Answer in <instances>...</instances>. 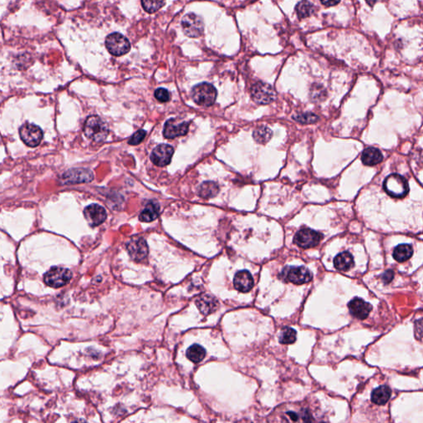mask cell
Instances as JSON below:
<instances>
[{
  "mask_svg": "<svg viewBox=\"0 0 423 423\" xmlns=\"http://www.w3.org/2000/svg\"><path fill=\"white\" fill-rule=\"evenodd\" d=\"M292 118L298 122L302 124H315L319 120V116L318 115L312 114V112H302V114H297L292 116Z\"/></svg>",
  "mask_w": 423,
  "mask_h": 423,
  "instance_id": "30",
  "label": "cell"
},
{
  "mask_svg": "<svg viewBox=\"0 0 423 423\" xmlns=\"http://www.w3.org/2000/svg\"><path fill=\"white\" fill-rule=\"evenodd\" d=\"M296 12H297L298 17L300 18H305L309 17L312 14H314V6L310 2L302 1L298 2L296 6Z\"/></svg>",
  "mask_w": 423,
  "mask_h": 423,
  "instance_id": "28",
  "label": "cell"
},
{
  "mask_svg": "<svg viewBox=\"0 0 423 423\" xmlns=\"http://www.w3.org/2000/svg\"><path fill=\"white\" fill-rule=\"evenodd\" d=\"M415 334L418 339L423 338V318L419 319L415 322Z\"/></svg>",
  "mask_w": 423,
  "mask_h": 423,
  "instance_id": "34",
  "label": "cell"
},
{
  "mask_svg": "<svg viewBox=\"0 0 423 423\" xmlns=\"http://www.w3.org/2000/svg\"><path fill=\"white\" fill-rule=\"evenodd\" d=\"M174 148L167 144L157 146L150 154V160L157 166H166L172 162Z\"/></svg>",
  "mask_w": 423,
  "mask_h": 423,
  "instance_id": "14",
  "label": "cell"
},
{
  "mask_svg": "<svg viewBox=\"0 0 423 423\" xmlns=\"http://www.w3.org/2000/svg\"><path fill=\"white\" fill-rule=\"evenodd\" d=\"M184 34L188 38H198L202 35L204 24L202 18L195 14H188L184 16L181 21Z\"/></svg>",
  "mask_w": 423,
  "mask_h": 423,
  "instance_id": "8",
  "label": "cell"
},
{
  "mask_svg": "<svg viewBox=\"0 0 423 423\" xmlns=\"http://www.w3.org/2000/svg\"><path fill=\"white\" fill-rule=\"evenodd\" d=\"M72 273L70 270L62 267H52L44 276L45 283L52 288H60L72 280Z\"/></svg>",
  "mask_w": 423,
  "mask_h": 423,
  "instance_id": "7",
  "label": "cell"
},
{
  "mask_svg": "<svg viewBox=\"0 0 423 423\" xmlns=\"http://www.w3.org/2000/svg\"><path fill=\"white\" fill-rule=\"evenodd\" d=\"M383 154L380 150L374 148H366L362 152V160L367 166H374L380 164L383 160Z\"/></svg>",
  "mask_w": 423,
  "mask_h": 423,
  "instance_id": "20",
  "label": "cell"
},
{
  "mask_svg": "<svg viewBox=\"0 0 423 423\" xmlns=\"http://www.w3.org/2000/svg\"><path fill=\"white\" fill-rule=\"evenodd\" d=\"M164 4L166 2L163 1H148V0L142 1L143 8L149 14L156 12L157 10H159L163 5H164Z\"/></svg>",
  "mask_w": 423,
  "mask_h": 423,
  "instance_id": "31",
  "label": "cell"
},
{
  "mask_svg": "<svg viewBox=\"0 0 423 423\" xmlns=\"http://www.w3.org/2000/svg\"><path fill=\"white\" fill-rule=\"evenodd\" d=\"M126 250L132 259L136 262H140L148 256V243L142 238L136 236L132 238L131 240L126 243Z\"/></svg>",
  "mask_w": 423,
  "mask_h": 423,
  "instance_id": "12",
  "label": "cell"
},
{
  "mask_svg": "<svg viewBox=\"0 0 423 423\" xmlns=\"http://www.w3.org/2000/svg\"><path fill=\"white\" fill-rule=\"evenodd\" d=\"M20 135L22 140L26 146L35 148L40 144L43 138V132L35 124H24L20 129Z\"/></svg>",
  "mask_w": 423,
  "mask_h": 423,
  "instance_id": "10",
  "label": "cell"
},
{
  "mask_svg": "<svg viewBox=\"0 0 423 423\" xmlns=\"http://www.w3.org/2000/svg\"><path fill=\"white\" fill-rule=\"evenodd\" d=\"M108 50L115 56H121L129 52L131 44L126 38L118 32L110 34L105 40Z\"/></svg>",
  "mask_w": 423,
  "mask_h": 423,
  "instance_id": "5",
  "label": "cell"
},
{
  "mask_svg": "<svg viewBox=\"0 0 423 423\" xmlns=\"http://www.w3.org/2000/svg\"><path fill=\"white\" fill-rule=\"evenodd\" d=\"M391 390L386 385H382L374 390L371 394V400L377 405H384L390 400L391 397Z\"/></svg>",
  "mask_w": 423,
  "mask_h": 423,
  "instance_id": "23",
  "label": "cell"
},
{
  "mask_svg": "<svg viewBox=\"0 0 423 423\" xmlns=\"http://www.w3.org/2000/svg\"><path fill=\"white\" fill-rule=\"evenodd\" d=\"M84 215L86 221L91 226H97L102 224L107 218V214L104 208L98 204L88 205L84 210Z\"/></svg>",
  "mask_w": 423,
  "mask_h": 423,
  "instance_id": "15",
  "label": "cell"
},
{
  "mask_svg": "<svg viewBox=\"0 0 423 423\" xmlns=\"http://www.w3.org/2000/svg\"><path fill=\"white\" fill-rule=\"evenodd\" d=\"M196 305L200 311L204 315H208L218 308V302L215 298L208 294L200 296L196 300Z\"/></svg>",
  "mask_w": 423,
  "mask_h": 423,
  "instance_id": "19",
  "label": "cell"
},
{
  "mask_svg": "<svg viewBox=\"0 0 423 423\" xmlns=\"http://www.w3.org/2000/svg\"><path fill=\"white\" fill-rule=\"evenodd\" d=\"M394 274L392 270H387L386 272H384L383 274V276H382V280H383L384 283H390L392 281V278H394Z\"/></svg>",
  "mask_w": 423,
  "mask_h": 423,
  "instance_id": "35",
  "label": "cell"
},
{
  "mask_svg": "<svg viewBox=\"0 0 423 423\" xmlns=\"http://www.w3.org/2000/svg\"><path fill=\"white\" fill-rule=\"evenodd\" d=\"M272 131L269 128L266 126H260L257 128L253 132V138L259 144H266L272 138Z\"/></svg>",
  "mask_w": 423,
  "mask_h": 423,
  "instance_id": "27",
  "label": "cell"
},
{
  "mask_svg": "<svg viewBox=\"0 0 423 423\" xmlns=\"http://www.w3.org/2000/svg\"><path fill=\"white\" fill-rule=\"evenodd\" d=\"M205 356H206V350L204 348L198 344H194L188 347V349L186 352V356L188 357V359L194 363H200V362H202V360L204 359Z\"/></svg>",
  "mask_w": 423,
  "mask_h": 423,
  "instance_id": "25",
  "label": "cell"
},
{
  "mask_svg": "<svg viewBox=\"0 0 423 423\" xmlns=\"http://www.w3.org/2000/svg\"><path fill=\"white\" fill-rule=\"evenodd\" d=\"M252 97L258 104H269L276 100V92L270 84L258 82L252 86Z\"/></svg>",
  "mask_w": 423,
  "mask_h": 423,
  "instance_id": "9",
  "label": "cell"
},
{
  "mask_svg": "<svg viewBox=\"0 0 423 423\" xmlns=\"http://www.w3.org/2000/svg\"><path fill=\"white\" fill-rule=\"evenodd\" d=\"M280 278L286 282L300 286L308 283L312 278V274L309 270L304 266H287L281 272Z\"/></svg>",
  "mask_w": 423,
  "mask_h": 423,
  "instance_id": "6",
  "label": "cell"
},
{
  "mask_svg": "<svg viewBox=\"0 0 423 423\" xmlns=\"http://www.w3.org/2000/svg\"><path fill=\"white\" fill-rule=\"evenodd\" d=\"M219 187L216 183L212 181H206L198 188V194L204 198H210L218 194Z\"/></svg>",
  "mask_w": 423,
  "mask_h": 423,
  "instance_id": "26",
  "label": "cell"
},
{
  "mask_svg": "<svg viewBox=\"0 0 423 423\" xmlns=\"http://www.w3.org/2000/svg\"><path fill=\"white\" fill-rule=\"evenodd\" d=\"M297 338V332L292 328H284L281 330L280 336V342L281 344H292L295 342Z\"/></svg>",
  "mask_w": 423,
  "mask_h": 423,
  "instance_id": "29",
  "label": "cell"
},
{
  "mask_svg": "<svg viewBox=\"0 0 423 423\" xmlns=\"http://www.w3.org/2000/svg\"><path fill=\"white\" fill-rule=\"evenodd\" d=\"M349 311L352 316L364 320L372 310V306L368 302L360 298H354L348 304Z\"/></svg>",
  "mask_w": 423,
  "mask_h": 423,
  "instance_id": "17",
  "label": "cell"
},
{
  "mask_svg": "<svg viewBox=\"0 0 423 423\" xmlns=\"http://www.w3.org/2000/svg\"><path fill=\"white\" fill-rule=\"evenodd\" d=\"M216 90L208 83L198 84L192 88L191 96L198 105L210 107L214 104L216 98Z\"/></svg>",
  "mask_w": 423,
  "mask_h": 423,
  "instance_id": "4",
  "label": "cell"
},
{
  "mask_svg": "<svg viewBox=\"0 0 423 423\" xmlns=\"http://www.w3.org/2000/svg\"><path fill=\"white\" fill-rule=\"evenodd\" d=\"M334 266L336 269L338 270H349L350 268L354 266V258L348 252H342L335 257Z\"/></svg>",
  "mask_w": 423,
  "mask_h": 423,
  "instance_id": "21",
  "label": "cell"
},
{
  "mask_svg": "<svg viewBox=\"0 0 423 423\" xmlns=\"http://www.w3.org/2000/svg\"><path fill=\"white\" fill-rule=\"evenodd\" d=\"M412 254H414V250L411 246L408 244H401L395 248L392 256L397 262H404L410 259Z\"/></svg>",
  "mask_w": 423,
  "mask_h": 423,
  "instance_id": "24",
  "label": "cell"
},
{
  "mask_svg": "<svg viewBox=\"0 0 423 423\" xmlns=\"http://www.w3.org/2000/svg\"><path fill=\"white\" fill-rule=\"evenodd\" d=\"M63 180L66 184L88 183L94 180V174L90 170L72 169L63 174Z\"/></svg>",
  "mask_w": 423,
  "mask_h": 423,
  "instance_id": "16",
  "label": "cell"
},
{
  "mask_svg": "<svg viewBox=\"0 0 423 423\" xmlns=\"http://www.w3.org/2000/svg\"><path fill=\"white\" fill-rule=\"evenodd\" d=\"M339 1H326V2H322V4L324 5H326V6H333V5L338 4H339Z\"/></svg>",
  "mask_w": 423,
  "mask_h": 423,
  "instance_id": "36",
  "label": "cell"
},
{
  "mask_svg": "<svg viewBox=\"0 0 423 423\" xmlns=\"http://www.w3.org/2000/svg\"><path fill=\"white\" fill-rule=\"evenodd\" d=\"M383 187L388 194L397 198L405 197L409 192L408 183L406 178L398 174L388 176L384 182Z\"/></svg>",
  "mask_w": 423,
  "mask_h": 423,
  "instance_id": "3",
  "label": "cell"
},
{
  "mask_svg": "<svg viewBox=\"0 0 423 423\" xmlns=\"http://www.w3.org/2000/svg\"><path fill=\"white\" fill-rule=\"evenodd\" d=\"M160 205L158 202L150 201L148 202L145 208L140 212L139 219L143 222H150L154 221L159 216Z\"/></svg>",
  "mask_w": 423,
  "mask_h": 423,
  "instance_id": "22",
  "label": "cell"
},
{
  "mask_svg": "<svg viewBox=\"0 0 423 423\" xmlns=\"http://www.w3.org/2000/svg\"><path fill=\"white\" fill-rule=\"evenodd\" d=\"M270 418L274 419L270 423H320L314 410L302 402L280 406Z\"/></svg>",
  "mask_w": 423,
  "mask_h": 423,
  "instance_id": "1",
  "label": "cell"
},
{
  "mask_svg": "<svg viewBox=\"0 0 423 423\" xmlns=\"http://www.w3.org/2000/svg\"><path fill=\"white\" fill-rule=\"evenodd\" d=\"M72 423H88L87 422L84 421L83 419H77L76 421L72 422Z\"/></svg>",
  "mask_w": 423,
  "mask_h": 423,
  "instance_id": "37",
  "label": "cell"
},
{
  "mask_svg": "<svg viewBox=\"0 0 423 423\" xmlns=\"http://www.w3.org/2000/svg\"><path fill=\"white\" fill-rule=\"evenodd\" d=\"M233 284L236 290L240 292H248L253 288L254 280L250 272L248 270H242L236 274Z\"/></svg>",
  "mask_w": 423,
  "mask_h": 423,
  "instance_id": "18",
  "label": "cell"
},
{
  "mask_svg": "<svg viewBox=\"0 0 423 423\" xmlns=\"http://www.w3.org/2000/svg\"><path fill=\"white\" fill-rule=\"evenodd\" d=\"M188 122H178L176 118L169 119L164 124L163 135L167 139H174L188 134Z\"/></svg>",
  "mask_w": 423,
  "mask_h": 423,
  "instance_id": "13",
  "label": "cell"
},
{
  "mask_svg": "<svg viewBox=\"0 0 423 423\" xmlns=\"http://www.w3.org/2000/svg\"><path fill=\"white\" fill-rule=\"evenodd\" d=\"M84 135L96 142H101L106 140L108 136V126L100 116H90L86 119L84 126Z\"/></svg>",
  "mask_w": 423,
  "mask_h": 423,
  "instance_id": "2",
  "label": "cell"
},
{
  "mask_svg": "<svg viewBox=\"0 0 423 423\" xmlns=\"http://www.w3.org/2000/svg\"><path fill=\"white\" fill-rule=\"evenodd\" d=\"M322 234L310 228H302L294 236V242L300 248H312L318 245L322 239Z\"/></svg>",
  "mask_w": 423,
  "mask_h": 423,
  "instance_id": "11",
  "label": "cell"
},
{
  "mask_svg": "<svg viewBox=\"0 0 423 423\" xmlns=\"http://www.w3.org/2000/svg\"><path fill=\"white\" fill-rule=\"evenodd\" d=\"M154 97L162 102H168L170 100V94L166 88H159L154 91Z\"/></svg>",
  "mask_w": 423,
  "mask_h": 423,
  "instance_id": "32",
  "label": "cell"
},
{
  "mask_svg": "<svg viewBox=\"0 0 423 423\" xmlns=\"http://www.w3.org/2000/svg\"><path fill=\"white\" fill-rule=\"evenodd\" d=\"M146 135V132L145 130H142V129L138 130V131L136 132H135L134 135L132 136L131 138L129 139V144L132 146H136L138 145V144H140V143L144 140Z\"/></svg>",
  "mask_w": 423,
  "mask_h": 423,
  "instance_id": "33",
  "label": "cell"
}]
</instances>
